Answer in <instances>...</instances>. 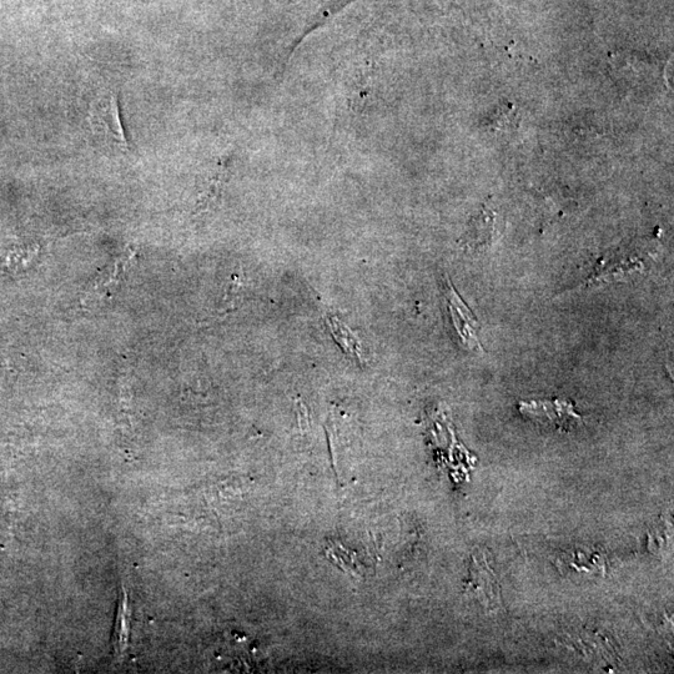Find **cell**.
I'll return each mask as SVG.
<instances>
[{
  "label": "cell",
  "mask_w": 674,
  "mask_h": 674,
  "mask_svg": "<svg viewBox=\"0 0 674 674\" xmlns=\"http://www.w3.org/2000/svg\"><path fill=\"white\" fill-rule=\"evenodd\" d=\"M89 124L93 132L102 135L108 142L117 145L120 149L128 150L129 143L125 135L118 95L110 92L104 97L95 100L89 109Z\"/></svg>",
  "instance_id": "obj_1"
},
{
  "label": "cell",
  "mask_w": 674,
  "mask_h": 674,
  "mask_svg": "<svg viewBox=\"0 0 674 674\" xmlns=\"http://www.w3.org/2000/svg\"><path fill=\"white\" fill-rule=\"evenodd\" d=\"M520 411L530 419L560 431H571L582 424V417L571 402L565 400L521 402Z\"/></svg>",
  "instance_id": "obj_2"
},
{
  "label": "cell",
  "mask_w": 674,
  "mask_h": 674,
  "mask_svg": "<svg viewBox=\"0 0 674 674\" xmlns=\"http://www.w3.org/2000/svg\"><path fill=\"white\" fill-rule=\"evenodd\" d=\"M445 295L447 304H449L452 324H454L456 333L460 337L461 344L470 350H482L479 335H477L479 323H477L474 314L467 308L464 301L457 295L449 280L446 281Z\"/></svg>",
  "instance_id": "obj_3"
}]
</instances>
